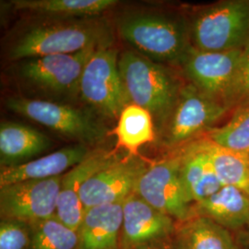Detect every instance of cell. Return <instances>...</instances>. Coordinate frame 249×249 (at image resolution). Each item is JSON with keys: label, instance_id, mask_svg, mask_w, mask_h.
I'll use <instances>...</instances> for the list:
<instances>
[{"label": "cell", "instance_id": "15", "mask_svg": "<svg viewBox=\"0 0 249 249\" xmlns=\"http://www.w3.org/2000/svg\"><path fill=\"white\" fill-rule=\"evenodd\" d=\"M90 153L86 146L76 145L63 148L21 164L1 167L0 187L27 180L62 177L68 171L85 160Z\"/></svg>", "mask_w": 249, "mask_h": 249}, {"label": "cell", "instance_id": "5", "mask_svg": "<svg viewBox=\"0 0 249 249\" xmlns=\"http://www.w3.org/2000/svg\"><path fill=\"white\" fill-rule=\"evenodd\" d=\"M230 113L223 102L208 96L189 83L182 87L178 103L165 124L163 142L170 148L194 142L197 137L206 136L215 128Z\"/></svg>", "mask_w": 249, "mask_h": 249}, {"label": "cell", "instance_id": "29", "mask_svg": "<svg viewBox=\"0 0 249 249\" xmlns=\"http://www.w3.org/2000/svg\"><path fill=\"white\" fill-rule=\"evenodd\" d=\"M170 249L168 248L167 246H163V247H158V248H153V249Z\"/></svg>", "mask_w": 249, "mask_h": 249}, {"label": "cell", "instance_id": "22", "mask_svg": "<svg viewBox=\"0 0 249 249\" xmlns=\"http://www.w3.org/2000/svg\"><path fill=\"white\" fill-rule=\"evenodd\" d=\"M118 3L116 0H12L15 9L46 15L88 17L103 13Z\"/></svg>", "mask_w": 249, "mask_h": 249}, {"label": "cell", "instance_id": "24", "mask_svg": "<svg viewBox=\"0 0 249 249\" xmlns=\"http://www.w3.org/2000/svg\"><path fill=\"white\" fill-rule=\"evenodd\" d=\"M205 137L218 145L249 155V103L233 110L226 123L216 126Z\"/></svg>", "mask_w": 249, "mask_h": 249}, {"label": "cell", "instance_id": "11", "mask_svg": "<svg viewBox=\"0 0 249 249\" xmlns=\"http://www.w3.org/2000/svg\"><path fill=\"white\" fill-rule=\"evenodd\" d=\"M242 52L204 51L190 45L180 64L190 84L223 103L235 77Z\"/></svg>", "mask_w": 249, "mask_h": 249}, {"label": "cell", "instance_id": "13", "mask_svg": "<svg viewBox=\"0 0 249 249\" xmlns=\"http://www.w3.org/2000/svg\"><path fill=\"white\" fill-rule=\"evenodd\" d=\"M96 49L30 58L21 66V74L41 88L54 92L73 91L79 89L82 72Z\"/></svg>", "mask_w": 249, "mask_h": 249}, {"label": "cell", "instance_id": "6", "mask_svg": "<svg viewBox=\"0 0 249 249\" xmlns=\"http://www.w3.org/2000/svg\"><path fill=\"white\" fill-rule=\"evenodd\" d=\"M79 90L83 100L102 115L119 117L130 101L119 71L117 50L111 45L95 50L82 72Z\"/></svg>", "mask_w": 249, "mask_h": 249}, {"label": "cell", "instance_id": "16", "mask_svg": "<svg viewBox=\"0 0 249 249\" xmlns=\"http://www.w3.org/2000/svg\"><path fill=\"white\" fill-rule=\"evenodd\" d=\"M181 155V178L190 203H198L223 187L205 146L204 138L187 145Z\"/></svg>", "mask_w": 249, "mask_h": 249}, {"label": "cell", "instance_id": "26", "mask_svg": "<svg viewBox=\"0 0 249 249\" xmlns=\"http://www.w3.org/2000/svg\"><path fill=\"white\" fill-rule=\"evenodd\" d=\"M248 103H249V43L242 52L235 77L223 98L224 106L231 113Z\"/></svg>", "mask_w": 249, "mask_h": 249}, {"label": "cell", "instance_id": "20", "mask_svg": "<svg viewBox=\"0 0 249 249\" xmlns=\"http://www.w3.org/2000/svg\"><path fill=\"white\" fill-rule=\"evenodd\" d=\"M175 238L178 249H237L229 230L199 214L177 223Z\"/></svg>", "mask_w": 249, "mask_h": 249}, {"label": "cell", "instance_id": "27", "mask_svg": "<svg viewBox=\"0 0 249 249\" xmlns=\"http://www.w3.org/2000/svg\"><path fill=\"white\" fill-rule=\"evenodd\" d=\"M32 227L28 223L1 219L0 249H31Z\"/></svg>", "mask_w": 249, "mask_h": 249}, {"label": "cell", "instance_id": "4", "mask_svg": "<svg viewBox=\"0 0 249 249\" xmlns=\"http://www.w3.org/2000/svg\"><path fill=\"white\" fill-rule=\"evenodd\" d=\"M118 30L126 42L150 59L180 63L190 47L186 26L163 15H129L120 19Z\"/></svg>", "mask_w": 249, "mask_h": 249}, {"label": "cell", "instance_id": "7", "mask_svg": "<svg viewBox=\"0 0 249 249\" xmlns=\"http://www.w3.org/2000/svg\"><path fill=\"white\" fill-rule=\"evenodd\" d=\"M135 193L177 223L195 215L182 182L180 154L148 166L138 182Z\"/></svg>", "mask_w": 249, "mask_h": 249}, {"label": "cell", "instance_id": "18", "mask_svg": "<svg viewBox=\"0 0 249 249\" xmlns=\"http://www.w3.org/2000/svg\"><path fill=\"white\" fill-rule=\"evenodd\" d=\"M194 212L229 231L249 229V195L237 187L223 186L213 196L196 203Z\"/></svg>", "mask_w": 249, "mask_h": 249}, {"label": "cell", "instance_id": "9", "mask_svg": "<svg viewBox=\"0 0 249 249\" xmlns=\"http://www.w3.org/2000/svg\"><path fill=\"white\" fill-rule=\"evenodd\" d=\"M61 179L27 180L0 187L1 219L34 225L55 216Z\"/></svg>", "mask_w": 249, "mask_h": 249}, {"label": "cell", "instance_id": "12", "mask_svg": "<svg viewBox=\"0 0 249 249\" xmlns=\"http://www.w3.org/2000/svg\"><path fill=\"white\" fill-rule=\"evenodd\" d=\"M177 222L143 200L136 193L123 203L121 249L163 247L175 235Z\"/></svg>", "mask_w": 249, "mask_h": 249}, {"label": "cell", "instance_id": "2", "mask_svg": "<svg viewBox=\"0 0 249 249\" xmlns=\"http://www.w3.org/2000/svg\"><path fill=\"white\" fill-rule=\"evenodd\" d=\"M111 45L108 27L97 21L36 27L28 31L12 46V60L52 54L73 53L88 48Z\"/></svg>", "mask_w": 249, "mask_h": 249}, {"label": "cell", "instance_id": "28", "mask_svg": "<svg viewBox=\"0 0 249 249\" xmlns=\"http://www.w3.org/2000/svg\"><path fill=\"white\" fill-rule=\"evenodd\" d=\"M237 243L244 248H249V229L240 231L237 236Z\"/></svg>", "mask_w": 249, "mask_h": 249}, {"label": "cell", "instance_id": "21", "mask_svg": "<svg viewBox=\"0 0 249 249\" xmlns=\"http://www.w3.org/2000/svg\"><path fill=\"white\" fill-rule=\"evenodd\" d=\"M205 146L223 186L239 188L249 195V155L232 151L204 137Z\"/></svg>", "mask_w": 249, "mask_h": 249}, {"label": "cell", "instance_id": "10", "mask_svg": "<svg viewBox=\"0 0 249 249\" xmlns=\"http://www.w3.org/2000/svg\"><path fill=\"white\" fill-rule=\"evenodd\" d=\"M147 168V163L135 155L116 158L83 184L80 195L84 210L124 202L135 193L138 182Z\"/></svg>", "mask_w": 249, "mask_h": 249}, {"label": "cell", "instance_id": "1", "mask_svg": "<svg viewBox=\"0 0 249 249\" xmlns=\"http://www.w3.org/2000/svg\"><path fill=\"white\" fill-rule=\"evenodd\" d=\"M119 71L131 104L143 107L160 124H166L182 87L177 78L149 57L126 51L118 59Z\"/></svg>", "mask_w": 249, "mask_h": 249}, {"label": "cell", "instance_id": "3", "mask_svg": "<svg viewBox=\"0 0 249 249\" xmlns=\"http://www.w3.org/2000/svg\"><path fill=\"white\" fill-rule=\"evenodd\" d=\"M190 39L199 50H244L249 43V0H223L199 10L190 26Z\"/></svg>", "mask_w": 249, "mask_h": 249}, {"label": "cell", "instance_id": "25", "mask_svg": "<svg viewBox=\"0 0 249 249\" xmlns=\"http://www.w3.org/2000/svg\"><path fill=\"white\" fill-rule=\"evenodd\" d=\"M32 227L31 249H78V231L62 223L56 216Z\"/></svg>", "mask_w": 249, "mask_h": 249}, {"label": "cell", "instance_id": "8", "mask_svg": "<svg viewBox=\"0 0 249 249\" xmlns=\"http://www.w3.org/2000/svg\"><path fill=\"white\" fill-rule=\"evenodd\" d=\"M6 106L19 116L82 142H96L105 136V128L92 116L70 106L23 97L9 98Z\"/></svg>", "mask_w": 249, "mask_h": 249}, {"label": "cell", "instance_id": "23", "mask_svg": "<svg viewBox=\"0 0 249 249\" xmlns=\"http://www.w3.org/2000/svg\"><path fill=\"white\" fill-rule=\"evenodd\" d=\"M116 134L118 143L131 153L154 139L153 117L143 107L130 104L124 107L118 117Z\"/></svg>", "mask_w": 249, "mask_h": 249}, {"label": "cell", "instance_id": "17", "mask_svg": "<svg viewBox=\"0 0 249 249\" xmlns=\"http://www.w3.org/2000/svg\"><path fill=\"white\" fill-rule=\"evenodd\" d=\"M123 203L100 205L85 210L78 229V249H121Z\"/></svg>", "mask_w": 249, "mask_h": 249}, {"label": "cell", "instance_id": "19", "mask_svg": "<svg viewBox=\"0 0 249 249\" xmlns=\"http://www.w3.org/2000/svg\"><path fill=\"white\" fill-rule=\"evenodd\" d=\"M52 145L49 138L32 126L14 122L0 125L1 167L14 166L29 161Z\"/></svg>", "mask_w": 249, "mask_h": 249}, {"label": "cell", "instance_id": "14", "mask_svg": "<svg viewBox=\"0 0 249 249\" xmlns=\"http://www.w3.org/2000/svg\"><path fill=\"white\" fill-rule=\"evenodd\" d=\"M116 158L110 152L94 151L63 175L55 213L62 223L78 231L85 212L80 199L81 187L91 176Z\"/></svg>", "mask_w": 249, "mask_h": 249}]
</instances>
